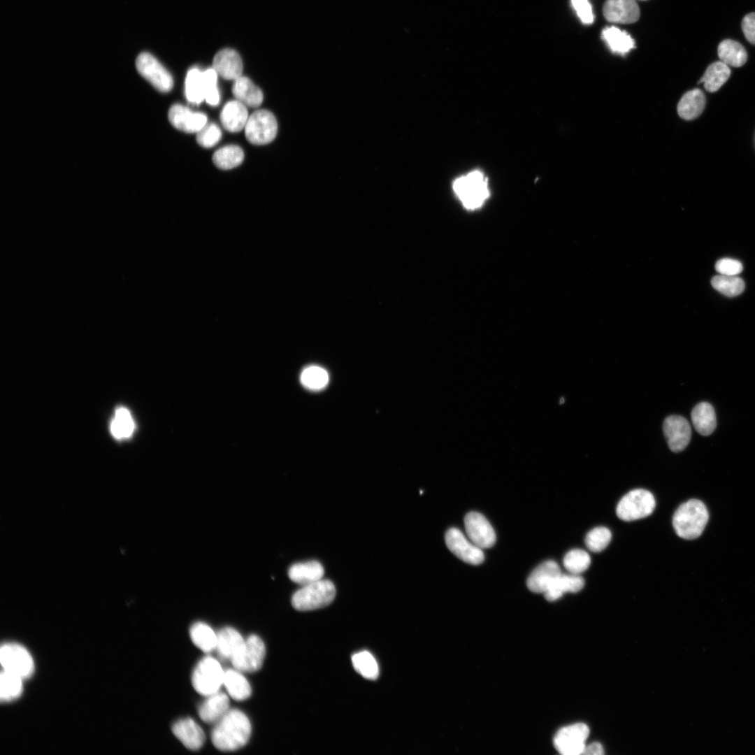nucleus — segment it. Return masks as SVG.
<instances>
[{
    "label": "nucleus",
    "instance_id": "nucleus-1",
    "mask_svg": "<svg viewBox=\"0 0 755 755\" xmlns=\"http://www.w3.org/2000/svg\"><path fill=\"white\" fill-rule=\"evenodd\" d=\"M251 730V724L246 714L240 710L231 709L215 724L211 740L220 751H235L247 744Z\"/></svg>",
    "mask_w": 755,
    "mask_h": 755
},
{
    "label": "nucleus",
    "instance_id": "nucleus-2",
    "mask_svg": "<svg viewBox=\"0 0 755 755\" xmlns=\"http://www.w3.org/2000/svg\"><path fill=\"white\" fill-rule=\"evenodd\" d=\"M709 519L705 504L698 499H690L676 510L673 517L675 533L680 538L693 540L703 533Z\"/></svg>",
    "mask_w": 755,
    "mask_h": 755
},
{
    "label": "nucleus",
    "instance_id": "nucleus-3",
    "mask_svg": "<svg viewBox=\"0 0 755 755\" xmlns=\"http://www.w3.org/2000/svg\"><path fill=\"white\" fill-rule=\"evenodd\" d=\"M335 596L333 583L329 580L321 579L298 589L292 597V604L297 610H312L329 605Z\"/></svg>",
    "mask_w": 755,
    "mask_h": 755
},
{
    "label": "nucleus",
    "instance_id": "nucleus-4",
    "mask_svg": "<svg viewBox=\"0 0 755 755\" xmlns=\"http://www.w3.org/2000/svg\"><path fill=\"white\" fill-rule=\"evenodd\" d=\"M453 189L468 210L480 208L489 196L487 180L479 171H473L456 179Z\"/></svg>",
    "mask_w": 755,
    "mask_h": 755
},
{
    "label": "nucleus",
    "instance_id": "nucleus-5",
    "mask_svg": "<svg viewBox=\"0 0 755 755\" xmlns=\"http://www.w3.org/2000/svg\"><path fill=\"white\" fill-rule=\"evenodd\" d=\"M224 675V670L219 661L212 656H206L195 667L192 683L197 693L208 696L220 691Z\"/></svg>",
    "mask_w": 755,
    "mask_h": 755
},
{
    "label": "nucleus",
    "instance_id": "nucleus-6",
    "mask_svg": "<svg viewBox=\"0 0 755 755\" xmlns=\"http://www.w3.org/2000/svg\"><path fill=\"white\" fill-rule=\"evenodd\" d=\"M655 506V498L651 492L637 489L621 498L617 504L616 513L621 520L634 521L651 515Z\"/></svg>",
    "mask_w": 755,
    "mask_h": 755
},
{
    "label": "nucleus",
    "instance_id": "nucleus-7",
    "mask_svg": "<svg viewBox=\"0 0 755 755\" xmlns=\"http://www.w3.org/2000/svg\"><path fill=\"white\" fill-rule=\"evenodd\" d=\"M0 661L3 670L15 675L23 680L34 672V662L28 650L22 645L6 642L1 645Z\"/></svg>",
    "mask_w": 755,
    "mask_h": 755
},
{
    "label": "nucleus",
    "instance_id": "nucleus-8",
    "mask_svg": "<svg viewBox=\"0 0 755 755\" xmlns=\"http://www.w3.org/2000/svg\"><path fill=\"white\" fill-rule=\"evenodd\" d=\"M278 123L275 116L266 110H258L249 117L245 127V137L254 145L271 143L276 136Z\"/></svg>",
    "mask_w": 755,
    "mask_h": 755
},
{
    "label": "nucleus",
    "instance_id": "nucleus-9",
    "mask_svg": "<svg viewBox=\"0 0 755 755\" xmlns=\"http://www.w3.org/2000/svg\"><path fill=\"white\" fill-rule=\"evenodd\" d=\"M266 655L263 640L256 635H250L231 659L234 668L242 673H253L262 666Z\"/></svg>",
    "mask_w": 755,
    "mask_h": 755
},
{
    "label": "nucleus",
    "instance_id": "nucleus-10",
    "mask_svg": "<svg viewBox=\"0 0 755 755\" xmlns=\"http://www.w3.org/2000/svg\"><path fill=\"white\" fill-rule=\"evenodd\" d=\"M589 727L583 723H576L563 727L554 738V745L563 755L582 754L589 736Z\"/></svg>",
    "mask_w": 755,
    "mask_h": 755
},
{
    "label": "nucleus",
    "instance_id": "nucleus-11",
    "mask_svg": "<svg viewBox=\"0 0 755 755\" xmlns=\"http://www.w3.org/2000/svg\"><path fill=\"white\" fill-rule=\"evenodd\" d=\"M136 67L138 72L157 90L168 92L173 88L171 75L151 54L141 52L138 55Z\"/></svg>",
    "mask_w": 755,
    "mask_h": 755
},
{
    "label": "nucleus",
    "instance_id": "nucleus-12",
    "mask_svg": "<svg viewBox=\"0 0 755 755\" xmlns=\"http://www.w3.org/2000/svg\"><path fill=\"white\" fill-rule=\"evenodd\" d=\"M445 539L447 548L462 561L473 565H478L484 561L482 549L468 541L459 529L450 528Z\"/></svg>",
    "mask_w": 755,
    "mask_h": 755
},
{
    "label": "nucleus",
    "instance_id": "nucleus-13",
    "mask_svg": "<svg viewBox=\"0 0 755 755\" xmlns=\"http://www.w3.org/2000/svg\"><path fill=\"white\" fill-rule=\"evenodd\" d=\"M466 533L470 541L480 548H489L496 542V534L488 520L477 512H468L464 518Z\"/></svg>",
    "mask_w": 755,
    "mask_h": 755
},
{
    "label": "nucleus",
    "instance_id": "nucleus-14",
    "mask_svg": "<svg viewBox=\"0 0 755 755\" xmlns=\"http://www.w3.org/2000/svg\"><path fill=\"white\" fill-rule=\"evenodd\" d=\"M663 430L668 447L673 452H681L689 445L691 429L684 417L680 415L668 416L663 422Z\"/></svg>",
    "mask_w": 755,
    "mask_h": 755
},
{
    "label": "nucleus",
    "instance_id": "nucleus-15",
    "mask_svg": "<svg viewBox=\"0 0 755 755\" xmlns=\"http://www.w3.org/2000/svg\"><path fill=\"white\" fill-rule=\"evenodd\" d=\"M168 117L175 128L186 133H197L207 122L205 114L194 113L181 104L173 105L168 110Z\"/></svg>",
    "mask_w": 755,
    "mask_h": 755
},
{
    "label": "nucleus",
    "instance_id": "nucleus-16",
    "mask_svg": "<svg viewBox=\"0 0 755 755\" xmlns=\"http://www.w3.org/2000/svg\"><path fill=\"white\" fill-rule=\"evenodd\" d=\"M603 13L608 22L631 24L639 19L640 8L635 0H607Z\"/></svg>",
    "mask_w": 755,
    "mask_h": 755
},
{
    "label": "nucleus",
    "instance_id": "nucleus-17",
    "mask_svg": "<svg viewBox=\"0 0 755 755\" xmlns=\"http://www.w3.org/2000/svg\"><path fill=\"white\" fill-rule=\"evenodd\" d=\"M561 574L560 567L555 561H545L529 575L527 587L533 593L545 594Z\"/></svg>",
    "mask_w": 755,
    "mask_h": 755
},
{
    "label": "nucleus",
    "instance_id": "nucleus-18",
    "mask_svg": "<svg viewBox=\"0 0 755 755\" xmlns=\"http://www.w3.org/2000/svg\"><path fill=\"white\" fill-rule=\"evenodd\" d=\"M172 731L182 745L190 750L199 749L205 742L203 729L190 718L177 721L172 726Z\"/></svg>",
    "mask_w": 755,
    "mask_h": 755
},
{
    "label": "nucleus",
    "instance_id": "nucleus-19",
    "mask_svg": "<svg viewBox=\"0 0 755 755\" xmlns=\"http://www.w3.org/2000/svg\"><path fill=\"white\" fill-rule=\"evenodd\" d=\"M213 68L217 75L226 80H236L241 76L243 63L238 53L231 48L219 51L214 57Z\"/></svg>",
    "mask_w": 755,
    "mask_h": 755
},
{
    "label": "nucleus",
    "instance_id": "nucleus-20",
    "mask_svg": "<svg viewBox=\"0 0 755 755\" xmlns=\"http://www.w3.org/2000/svg\"><path fill=\"white\" fill-rule=\"evenodd\" d=\"M206 697L199 707V716L207 724H215L230 710L229 697L220 691Z\"/></svg>",
    "mask_w": 755,
    "mask_h": 755
},
{
    "label": "nucleus",
    "instance_id": "nucleus-21",
    "mask_svg": "<svg viewBox=\"0 0 755 755\" xmlns=\"http://www.w3.org/2000/svg\"><path fill=\"white\" fill-rule=\"evenodd\" d=\"M247 120L246 106L237 100L226 103L220 114L222 126L230 132L241 131L245 128Z\"/></svg>",
    "mask_w": 755,
    "mask_h": 755
},
{
    "label": "nucleus",
    "instance_id": "nucleus-22",
    "mask_svg": "<svg viewBox=\"0 0 755 755\" xmlns=\"http://www.w3.org/2000/svg\"><path fill=\"white\" fill-rule=\"evenodd\" d=\"M324 570L317 561H308L293 564L288 570V575L294 582L302 586L322 579Z\"/></svg>",
    "mask_w": 755,
    "mask_h": 755
},
{
    "label": "nucleus",
    "instance_id": "nucleus-23",
    "mask_svg": "<svg viewBox=\"0 0 755 755\" xmlns=\"http://www.w3.org/2000/svg\"><path fill=\"white\" fill-rule=\"evenodd\" d=\"M232 93L237 101L249 107H258L263 101L261 90L245 76L234 80Z\"/></svg>",
    "mask_w": 755,
    "mask_h": 755
},
{
    "label": "nucleus",
    "instance_id": "nucleus-24",
    "mask_svg": "<svg viewBox=\"0 0 755 755\" xmlns=\"http://www.w3.org/2000/svg\"><path fill=\"white\" fill-rule=\"evenodd\" d=\"M584 585V580L579 575L561 573L544 595L548 601H554L566 592L580 591Z\"/></svg>",
    "mask_w": 755,
    "mask_h": 755
},
{
    "label": "nucleus",
    "instance_id": "nucleus-25",
    "mask_svg": "<svg viewBox=\"0 0 755 755\" xmlns=\"http://www.w3.org/2000/svg\"><path fill=\"white\" fill-rule=\"evenodd\" d=\"M691 420L695 429L702 436H709L717 426L715 411L707 402L698 403L691 411Z\"/></svg>",
    "mask_w": 755,
    "mask_h": 755
},
{
    "label": "nucleus",
    "instance_id": "nucleus-26",
    "mask_svg": "<svg viewBox=\"0 0 755 755\" xmlns=\"http://www.w3.org/2000/svg\"><path fill=\"white\" fill-rule=\"evenodd\" d=\"M223 685L229 696L236 700L242 701L251 696L252 689L248 681L242 672L236 668L224 670Z\"/></svg>",
    "mask_w": 755,
    "mask_h": 755
},
{
    "label": "nucleus",
    "instance_id": "nucleus-27",
    "mask_svg": "<svg viewBox=\"0 0 755 755\" xmlns=\"http://www.w3.org/2000/svg\"><path fill=\"white\" fill-rule=\"evenodd\" d=\"M705 105L703 92L699 89H693L682 96L677 105V112L682 118L691 120L702 113Z\"/></svg>",
    "mask_w": 755,
    "mask_h": 755
},
{
    "label": "nucleus",
    "instance_id": "nucleus-28",
    "mask_svg": "<svg viewBox=\"0 0 755 755\" xmlns=\"http://www.w3.org/2000/svg\"><path fill=\"white\" fill-rule=\"evenodd\" d=\"M216 649L219 655L230 661L244 642L240 633L231 627H225L217 633Z\"/></svg>",
    "mask_w": 755,
    "mask_h": 755
},
{
    "label": "nucleus",
    "instance_id": "nucleus-29",
    "mask_svg": "<svg viewBox=\"0 0 755 755\" xmlns=\"http://www.w3.org/2000/svg\"><path fill=\"white\" fill-rule=\"evenodd\" d=\"M603 40L615 54L625 55L635 48V41L625 31L615 27H607L601 33Z\"/></svg>",
    "mask_w": 755,
    "mask_h": 755
},
{
    "label": "nucleus",
    "instance_id": "nucleus-30",
    "mask_svg": "<svg viewBox=\"0 0 755 755\" xmlns=\"http://www.w3.org/2000/svg\"><path fill=\"white\" fill-rule=\"evenodd\" d=\"M717 52L720 60L728 66L740 67L747 59V53L744 47L732 39L722 41L718 46Z\"/></svg>",
    "mask_w": 755,
    "mask_h": 755
},
{
    "label": "nucleus",
    "instance_id": "nucleus-31",
    "mask_svg": "<svg viewBox=\"0 0 755 755\" xmlns=\"http://www.w3.org/2000/svg\"><path fill=\"white\" fill-rule=\"evenodd\" d=\"M730 75L731 69L727 64L721 61L715 62L707 68L698 82H703L707 91L714 92L728 80Z\"/></svg>",
    "mask_w": 755,
    "mask_h": 755
},
{
    "label": "nucleus",
    "instance_id": "nucleus-32",
    "mask_svg": "<svg viewBox=\"0 0 755 755\" xmlns=\"http://www.w3.org/2000/svg\"><path fill=\"white\" fill-rule=\"evenodd\" d=\"M189 635L193 643L203 652L208 653L216 649L217 633L208 624L203 622L194 624Z\"/></svg>",
    "mask_w": 755,
    "mask_h": 755
},
{
    "label": "nucleus",
    "instance_id": "nucleus-33",
    "mask_svg": "<svg viewBox=\"0 0 755 755\" xmlns=\"http://www.w3.org/2000/svg\"><path fill=\"white\" fill-rule=\"evenodd\" d=\"M185 96L189 102L199 104L205 99V83L203 71L192 68L185 79Z\"/></svg>",
    "mask_w": 755,
    "mask_h": 755
},
{
    "label": "nucleus",
    "instance_id": "nucleus-34",
    "mask_svg": "<svg viewBox=\"0 0 755 755\" xmlns=\"http://www.w3.org/2000/svg\"><path fill=\"white\" fill-rule=\"evenodd\" d=\"M244 158L242 149L236 145H227L217 150L213 161L219 168L227 170L240 165Z\"/></svg>",
    "mask_w": 755,
    "mask_h": 755
},
{
    "label": "nucleus",
    "instance_id": "nucleus-35",
    "mask_svg": "<svg viewBox=\"0 0 755 755\" xmlns=\"http://www.w3.org/2000/svg\"><path fill=\"white\" fill-rule=\"evenodd\" d=\"M134 422L129 411L123 407L118 408L110 424V431L117 439L130 437L134 431Z\"/></svg>",
    "mask_w": 755,
    "mask_h": 755
},
{
    "label": "nucleus",
    "instance_id": "nucleus-36",
    "mask_svg": "<svg viewBox=\"0 0 755 755\" xmlns=\"http://www.w3.org/2000/svg\"><path fill=\"white\" fill-rule=\"evenodd\" d=\"M352 662L355 670L363 677L374 680L379 675V668L374 656L368 651L354 654Z\"/></svg>",
    "mask_w": 755,
    "mask_h": 755
},
{
    "label": "nucleus",
    "instance_id": "nucleus-37",
    "mask_svg": "<svg viewBox=\"0 0 755 755\" xmlns=\"http://www.w3.org/2000/svg\"><path fill=\"white\" fill-rule=\"evenodd\" d=\"M711 284L717 291L729 297L736 296L745 289V282L738 275L719 274L712 278Z\"/></svg>",
    "mask_w": 755,
    "mask_h": 755
},
{
    "label": "nucleus",
    "instance_id": "nucleus-38",
    "mask_svg": "<svg viewBox=\"0 0 755 755\" xmlns=\"http://www.w3.org/2000/svg\"><path fill=\"white\" fill-rule=\"evenodd\" d=\"M23 679L2 670L0 677V697L8 702L17 698L22 692Z\"/></svg>",
    "mask_w": 755,
    "mask_h": 755
},
{
    "label": "nucleus",
    "instance_id": "nucleus-39",
    "mask_svg": "<svg viewBox=\"0 0 755 755\" xmlns=\"http://www.w3.org/2000/svg\"><path fill=\"white\" fill-rule=\"evenodd\" d=\"M563 566L571 574L579 575L589 567L591 558L589 554L580 549L570 550L564 556Z\"/></svg>",
    "mask_w": 755,
    "mask_h": 755
},
{
    "label": "nucleus",
    "instance_id": "nucleus-40",
    "mask_svg": "<svg viewBox=\"0 0 755 755\" xmlns=\"http://www.w3.org/2000/svg\"><path fill=\"white\" fill-rule=\"evenodd\" d=\"M301 381L305 387L318 390L327 384L329 375L324 368L317 366H311L303 371Z\"/></svg>",
    "mask_w": 755,
    "mask_h": 755
},
{
    "label": "nucleus",
    "instance_id": "nucleus-41",
    "mask_svg": "<svg viewBox=\"0 0 755 755\" xmlns=\"http://www.w3.org/2000/svg\"><path fill=\"white\" fill-rule=\"evenodd\" d=\"M611 538V532L607 528L596 527L587 534L585 544L590 551L600 552L609 545Z\"/></svg>",
    "mask_w": 755,
    "mask_h": 755
},
{
    "label": "nucleus",
    "instance_id": "nucleus-42",
    "mask_svg": "<svg viewBox=\"0 0 755 755\" xmlns=\"http://www.w3.org/2000/svg\"><path fill=\"white\" fill-rule=\"evenodd\" d=\"M205 83V100L211 106L220 103V93L217 87V73L213 68L203 71Z\"/></svg>",
    "mask_w": 755,
    "mask_h": 755
},
{
    "label": "nucleus",
    "instance_id": "nucleus-43",
    "mask_svg": "<svg viewBox=\"0 0 755 755\" xmlns=\"http://www.w3.org/2000/svg\"><path fill=\"white\" fill-rule=\"evenodd\" d=\"M221 136V130L215 124H206L196 133V141L202 147L211 148L220 141Z\"/></svg>",
    "mask_w": 755,
    "mask_h": 755
},
{
    "label": "nucleus",
    "instance_id": "nucleus-44",
    "mask_svg": "<svg viewBox=\"0 0 755 755\" xmlns=\"http://www.w3.org/2000/svg\"><path fill=\"white\" fill-rule=\"evenodd\" d=\"M742 263L731 258L721 259L715 264V270L721 275H738L742 271Z\"/></svg>",
    "mask_w": 755,
    "mask_h": 755
},
{
    "label": "nucleus",
    "instance_id": "nucleus-45",
    "mask_svg": "<svg viewBox=\"0 0 755 755\" xmlns=\"http://www.w3.org/2000/svg\"><path fill=\"white\" fill-rule=\"evenodd\" d=\"M571 3L583 24H590L594 22V15L589 0H571Z\"/></svg>",
    "mask_w": 755,
    "mask_h": 755
},
{
    "label": "nucleus",
    "instance_id": "nucleus-46",
    "mask_svg": "<svg viewBox=\"0 0 755 755\" xmlns=\"http://www.w3.org/2000/svg\"><path fill=\"white\" fill-rule=\"evenodd\" d=\"M742 29L747 40L755 45V12L750 13L743 17Z\"/></svg>",
    "mask_w": 755,
    "mask_h": 755
},
{
    "label": "nucleus",
    "instance_id": "nucleus-47",
    "mask_svg": "<svg viewBox=\"0 0 755 755\" xmlns=\"http://www.w3.org/2000/svg\"><path fill=\"white\" fill-rule=\"evenodd\" d=\"M604 754V749L601 744L598 742H594L589 745H586L582 754L587 755H602Z\"/></svg>",
    "mask_w": 755,
    "mask_h": 755
},
{
    "label": "nucleus",
    "instance_id": "nucleus-48",
    "mask_svg": "<svg viewBox=\"0 0 755 755\" xmlns=\"http://www.w3.org/2000/svg\"><path fill=\"white\" fill-rule=\"evenodd\" d=\"M641 1H645V0H641Z\"/></svg>",
    "mask_w": 755,
    "mask_h": 755
}]
</instances>
